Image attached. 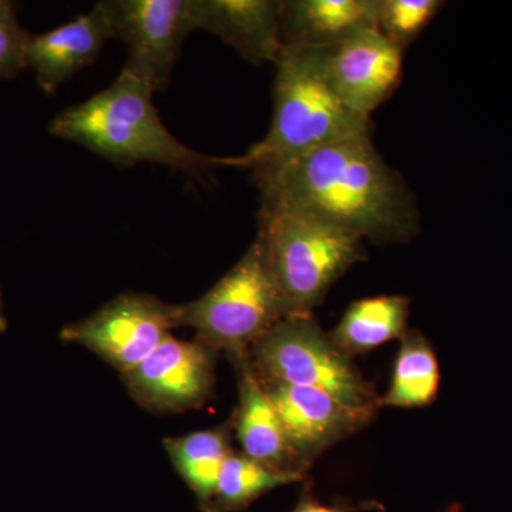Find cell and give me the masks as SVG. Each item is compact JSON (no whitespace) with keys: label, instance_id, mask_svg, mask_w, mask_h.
<instances>
[{"label":"cell","instance_id":"cell-1","mask_svg":"<svg viewBox=\"0 0 512 512\" xmlns=\"http://www.w3.org/2000/svg\"><path fill=\"white\" fill-rule=\"evenodd\" d=\"M254 180L262 205L311 212L363 241L402 244L420 232L413 192L384 163L372 134L320 147Z\"/></svg>","mask_w":512,"mask_h":512},{"label":"cell","instance_id":"cell-2","mask_svg":"<svg viewBox=\"0 0 512 512\" xmlns=\"http://www.w3.org/2000/svg\"><path fill=\"white\" fill-rule=\"evenodd\" d=\"M153 94L123 69L107 89L57 114L49 133L121 165L156 163L192 175L231 167L232 157L205 156L174 137L158 116Z\"/></svg>","mask_w":512,"mask_h":512},{"label":"cell","instance_id":"cell-3","mask_svg":"<svg viewBox=\"0 0 512 512\" xmlns=\"http://www.w3.org/2000/svg\"><path fill=\"white\" fill-rule=\"evenodd\" d=\"M370 130V117L350 110L330 84L325 49L285 46L276 62L271 128L247 153L232 157V167L248 168L259 177Z\"/></svg>","mask_w":512,"mask_h":512},{"label":"cell","instance_id":"cell-4","mask_svg":"<svg viewBox=\"0 0 512 512\" xmlns=\"http://www.w3.org/2000/svg\"><path fill=\"white\" fill-rule=\"evenodd\" d=\"M258 238L289 316L312 313L335 282L366 258L362 238L291 207L262 205Z\"/></svg>","mask_w":512,"mask_h":512},{"label":"cell","instance_id":"cell-5","mask_svg":"<svg viewBox=\"0 0 512 512\" xmlns=\"http://www.w3.org/2000/svg\"><path fill=\"white\" fill-rule=\"evenodd\" d=\"M289 316L264 244L256 237L237 264L210 291L180 305V326L232 362L249 356L252 346Z\"/></svg>","mask_w":512,"mask_h":512},{"label":"cell","instance_id":"cell-6","mask_svg":"<svg viewBox=\"0 0 512 512\" xmlns=\"http://www.w3.org/2000/svg\"><path fill=\"white\" fill-rule=\"evenodd\" d=\"M262 383L322 390L357 412L376 416L380 399L352 357L320 328L312 313L286 316L249 352Z\"/></svg>","mask_w":512,"mask_h":512},{"label":"cell","instance_id":"cell-7","mask_svg":"<svg viewBox=\"0 0 512 512\" xmlns=\"http://www.w3.org/2000/svg\"><path fill=\"white\" fill-rule=\"evenodd\" d=\"M180 326V305L148 293L127 292L79 322L64 326L60 339L83 346L121 375L140 365Z\"/></svg>","mask_w":512,"mask_h":512},{"label":"cell","instance_id":"cell-8","mask_svg":"<svg viewBox=\"0 0 512 512\" xmlns=\"http://www.w3.org/2000/svg\"><path fill=\"white\" fill-rule=\"evenodd\" d=\"M111 36L127 46L124 70L165 89L184 40L195 32L192 0H101Z\"/></svg>","mask_w":512,"mask_h":512},{"label":"cell","instance_id":"cell-9","mask_svg":"<svg viewBox=\"0 0 512 512\" xmlns=\"http://www.w3.org/2000/svg\"><path fill=\"white\" fill-rule=\"evenodd\" d=\"M124 386L144 409L180 413L202 406L215 384V350L201 340L173 335L123 375Z\"/></svg>","mask_w":512,"mask_h":512},{"label":"cell","instance_id":"cell-10","mask_svg":"<svg viewBox=\"0 0 512 512\" xmlns=\"http://www.w3.org/2000/svg\"><path fill=\"white\" fill-rule=\"evenodd\" d=\"M403 55L379 29H367L325 49L326 73L350 110L370 117L402 80Z\"/></svg>","mask_w":512,"mask_h":512},{"label":"cell","instance_id":"cell-11","mask_svg":"<svg viewBox=\"0 0 512 512\" xmlns=\"http://www.w3.org/2000/svg\"><path fill=\"white\" fill-rule=\"evenodd\" d=\"M262 384L303 471L326 450L363 429L375 417L350 409L336 397L312 387Z\"/></svg>","mask_w":512,"mask_h":512},{"label":"cell","instance_id":"cell-12","mask_svg":"<svg viewBox=\"0 0 512 512\" xmlns=\"http://www.w3.org/2000/svg\"><path fill=\"white\" fill-rule=\"evenodd\" d=\"M195 28L207 30L252 64L284 52L281 0H192Z\"/></svg>","mask_w":512,"mask_h":512},{"label":"cell","instance_id":"cell-13","mask_svg":"<svg viewBox=\"0 0 512 512\" xmlns=\"http://www.w3.org/2000/svg\"><path fill=\"white\" fill-rule=\"evenodd\" d=\"M113 39L109 20L100 2L86 15L30 36L26 66L36 74L37 84L47 94L55 93L74 74L92 64L107 40Z\"/></svg>","mask_w":512,"mask_h":512},{"label":"cell","instance_id":"cell-14","mask_svg":"<svg viewBox=\"0 0 512 512\" xmlns=\"http://www.w3.org/2000/svg\"><path fill=\"white\" fill-rule=\"evenodd\" d=\"M380 0L281 2L285 46L329 49L367 29H377Z\"/></svg>","mask_w":512,"mask_h":512},{"label":"cell","instance_id":"cell-15","mask_svg":"<svg viewBox=\"0 0 512 512\" xmlns=\"http://www.w3.org/2000/svg\"><path fill=\"white\" fill-rule=\"evenodd\" d=\"M239 372V404L234 429L242 454L265 466L305 476L284 427L249 356L234 362Z\"/></svg>","mask_w":512,"mask_h":512},{"label":"cell","instance_id":"cell-16","mask_svg":"<svg viewBox=\"0 0 512 512\" xmlns=\"http://www.w3.org/2000/svg\"><path fill=\"white\" fill-rule=\"evenodd\" d=\"M410 301L404 296L384 295L360 299L349 306L336 329L333 342L349 357L363 355L407 335Z\"/></svg>","mask_w":512,"mask_h":512},{"label":"cell","instance_id":"cell-17","mask_svg":"<svg viewBox=\"0 0 512 512\" xmlns=\"http://www.w3.org/2000/svg\"><path fill=\"white\" fill-rule=\"evenodd\" d=\"M164 447L178 476L197 497L201 511L207 512L217 490L222 466L232 454L228 427L168 437Z\"/></svg>","mask_w":512,"mask_h":512},{"label":"cell","instance_id":"cell-18","mask_svg":"<svg viewBox=\"0 0 512 512\" xmlns=\"http://www.w3.org/2000/svg\"><path fill=\"white\" fill-rule=\"evenodd\" d=\"M440 389V366L427 339L417 332H407L394 362L392 383L380 399V406H429Z\"/></svg>","mask_w":512,"mask_h":512},{"label":"cell","instance_id":"cell-19","mask_svg":"<svg viewBox=\"0 0 512 512\" xmlns=\"http://www.w3.org/2000/svg\"><path fill=\"white\" fill-rule=\"evenodd\" d=\"M303 474L288 473L265 466L245 454L232 453L218 477L217 490L207 512H238L245 510L262 495L293 483Z\"/></svg>","mask_w":512,"mask_h":512},{"label":"cell","instance_id":"cell-20","mask_svg":"<svg viewBox=\"0 0 512 512\" xmlns=\"http://www.w3.org/2000/svg\"><path fill=\"white\" fill-rule=\"evenodd\" d=\"M444 5L441 0H380L377 29L404 53Z\"/></svg>","mask_w":512,"mask_h":512},{"label":"cell","instance_id":"cell-21","mask_svg":"<svg viewBox=\"0 0 512 512\" xmlns=\"http://www.w3.org/2000/svg\"><path fill=\"white\" fill-rule=\"evenodd\" d=\"M30 35L16 18L0 22V80L12 79L26 66V46Z\"/></svg>","mask_w":512,"mask_h":512},{"label":"cell","instance_id":"cell-22","mask_svg":"<svg viewBox=\"0 0 512 512\" xmlns=\"http://www.w3.org/2000/svg\"><path fill=\"white\" fill-rule=\"evenodd\" d=\"M363 508H366L365 504H360L359 507L345 503L325 505L316 500V498H313L311 491L306 490L305 494L302 495L301 501H299L292 512H355L363 510Z\"/></svg>","mask_w":512,"mask_h":512},{"label":"cell","instance_id":"cell-23","mask_svg":"<svg viewBox=\"0 0 512 512\" xmlns=\"http://www.w3.org/2000/svg\"><path fill=\"white\" fill-rule=\"evenodd\" d=\"M12 18H16L15 6H13L12 2H8V0H0V22Z\"/></svg>","mask_w":512,"mask_h":512},{"label":"cell","instance_id":"cell-24","mask_svg":"<svg viewBox=\"0 0 512 512\" xmlns=\"http://www.w3.org/2000/svg\"><path fill=\"white\" fill-rule=\"evenodd\" d=\"M8 319H6L5 308H3L2 289H0V335L8 330Z\"/></svg>","mask_w":512,"mask_h":512}]
</instances>
